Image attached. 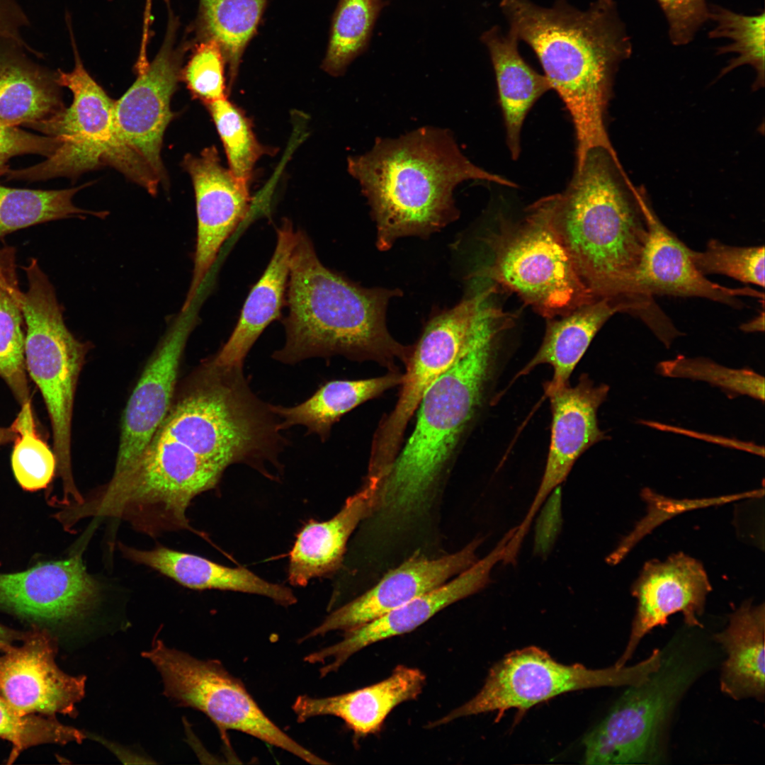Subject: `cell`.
<instances>
[{
	"instance_id": "obj_28",
	"label": "cell",
	"mask_w": 765,
	"mask_h": 765,
	"mask_svg": "<svg viewBox=\"0 0 765 765\" xmlns=\"http://www.w3.org/2000/svg\"><path fill=\"white\" fill-rule=\"evenodd\" d=\"M119 548L126 558L149 567L189 589L255 594L283 606L297 602L288 587L268 582L243 567L224 566L194 554L165 547L142 550L120 543Z\"/></svg>"
},
{
	"instance_id": "obj_38",
	"label": "cell",
	"mask_w": 765,
	"mask_h": 765,
	"mask_svg": "<svg viewBox=\"0 0 765 765\" xmlns=\"http://www.w3.org/2000/svg\"><path fill=\"white\" fill-rule=\"evenodd\" d=\"M764 12L756 15L736 13L719 5L709 6L708 20L715 23L708 33L710 38H726L730 42L717 49V54H736L728 62L718 78L734 69L749 65L755 71L753 90L764 85Z\"/></svg>"
},
{
	"instance_id": "obj_26",
	"label": "cell",
	"mask_w": 765,
	"mask_h": 765,
	"mask_svg": "<svg viewBox=\"0 0 765 765\" xmlns=\"http://www.w3.org/2000/svg\"><path fill=\"white\" fill-rule=\"evenodd\" d=\"M380 480L366 477L363 487L346 499L329 520H310L297 535L289 553L288 581L304 586L317 577L335 572L342 562L348 540L358 523L377 509Z\"/></svg>"
},
{
	"instance_id": "obj_42",
	"label": "cell",
	"mask_w": 765,
	"mask_h": 765,
	"mask_svg": "<svg viewBox=\"0 0 765 765\" xmlns=\"http://www.w3.org/2000/svg\"><path fill=\"white\" fill-rule=\"evenodd\" d=\"M86 735L55 716L23 715L0 696V738L12 744L8 763L24 750L43 744L81 743Z\"/></svg>"
},
{
	"instance_id": "obj_51",
	"label": "cell",
	"mask_w": 765,
	"mask_h": 765,
	"mask_svg": "<svg viewBox=\"0 0 765 765\" xmlns=\"http://www.w3.org/2000/svg\"><path fill=\"white\" fill-rule=\"evenodd\" d=\"M16 436V433L11 426L9 427L0 426V446L13 442Z\"/></svg>"
},
{
	"instance_id": "obj_35",
	"label": "cell",
	"mask_w": 765,
	"mask_h": 765,
	"mask_svg": "<svg viewBox=\"0 0 765 765\" xmlns=\"http://www.w3.org/2000/svg\"><path fill=\"white\" fill-rule=\"evenodd\" d=\"M267 1L200 0L195 24L196 42L211 39L219 44L227 64L230 86L237 77L242 57L256 31Z\"/></svg>"
},
{
	"instance_id": "obj_6",
	"label": "cell",
	"mask_w": 765,
	"mask_h": 765,
	"mask_svg": "<svg viewBox=\"0 0 765 765\" xmlns=\"http://www.w3.org/2000/svg\"><path fill=\"white\" fill-rule=\"evenodd\" d=\"M271 404L251 390L242 366L204 360L185 381L157 433L225 470L244 463L272 477L286 441Z\"/></svg>"
},
{
	"instance_id": "obj_4",
	"label": "cell",
	"mask_w": 765,
	"mask_h": 765,
	"mask_svg": "<svg viewBox=\"0 0 765 765\" xmlns=\"http://www.w3.org/2000/svg\"><path fill=\"white\" fill-rule=\"evenodd\" d=\"M398 288H364L324 266L307 235L296 231L286 289L285 343L272 357L295 364L313 357L341 355L371 361L400 371L412 345L394 339L386 324L390 300Z\"/></svg>"
},
{
	"instance_id": "obj_16",
	"label": "cell",
	"mask_w": 765,
	"mask_h": 765,
	"mask_svg": "<svg viewBox=\"0 0 765 765\" xmlns=\"http://www.w3.org/2000/svg\"><path fill=\"white\" fill-rule=\"evenodd\" d=\"M0 652V696L20 714L77 715L86 677L58 667L56 640L47 631L34 629L21 646L7 644Z\"/></svg>"
},
{
	"instance_id": "obj_39",
	"label": "cell",
	"mask_w": 765,
	"mask_h": 765,
	"mask_svg": "<svg viewBox=\"0 0 765 765\" xmlns=\"http://www.w3.org/2000/svg\"><path fill=\"white\" fill-rule=\"evenodd\" d=\"M11 426L16 433L11 454L16 481L27 491L47 487L56 473L57 461L54 451L37 432L31 402L21 405Z\"/></svg>"
},
{
	"instance_id": "obj_7",
	"label": "cell",
	"mask_w": 765,
	"mask_h": 765,
	"mask_svg": "<svg viewBox=\"0 0 765 765\" xmlns=\"http://www.w3.org/2000/svg\"><path fill=\"white\" fill-rule=\"evenodd\" d=\"M223 472L183 443L155 434L134 463L69 505L64 516L72 525L88 517L123 520L151 536L194 531L187 509L197 495L215 488Z\"/></svg>"
},
{
	"instance_id": "obj_12",
	"label": "cell",
	"mask_w": 765,
	"mask_h": 765,
	"mask_svg": "<svg viewBox=\"0 0 765 765\" xmlns=\"http://www.w3.org/2000/svg\"><path fill=\"white\" fill-rule=\"evenodd\" d=\"M497 293L492 285L437 313L426 324L412 345L396 404L374 433L368 471L380 472L393 460L426 391L453 366L480 329L502 309L495 301Z\"/></svg>"
},
{
	"instance_id": "obj_40",
	"label": "cell",
	"mask_w": 765,
	"mask_h": 765,
	"mask_svg": "<svg viewBox=\"0 0 765 765\" xmlns=\"http://www.w3.org/2000/svg\"><path fill=\"white\" fill-rule=\"evenodd\" d=\"M205 106L223 144L230 170L239 181L249 185L254 165L265 152L249 118L227 97Z\"/></svg>"
},
{
	"instance_id": "obj_14",
	"label": "cell",
	"mask_w": 765,
	"mask_h": 765,
	"mask_svg": "<svg viewBox=\"0 0 765 765\" xmlns=\"http://www.w3.org/2000/svg\"><path fill=\"white\" fill-rule=\"evenodd\" d=\"M661 662L659 649L643 661L625 667L591 669L575 664L565 665L555 661L545 651L528 647L514 651L490 669L480 691L470 701L429 727L448 723L457 718L497 711L499 718L505 711L520 710L576 690L638 684L656 671Z\"/></svg>"
},
{
	"instance_id": "obj_29",
	"label": "cell",
	"mask_w": 765,
	"mask_h": 765,
	"mask_svg": "<svg viewBox=\"0 0 765 765\" xmlns=\"http://www.w3.org/2000/svg\"><path fill=\"white\" fill-rule=\"evenodd\" d=\"M296 240L291 222L277 232L274 253L265 271L249 293L238 322L225 345L213 356L223 364L242 366L264 330L280 314L285 302L291 253Z\"/></svg>"
},
{
	"instance_id": "obj_8",
	"label": "cell",
	"mask_w": 765,
	"mask_h": 765,
	"mask_svg": "<svg viewBox=\"0 0 765 765\" xmlns=\"http://www.w3.org/2000/svg\"><path fill=\"white\" fill-rule=\"evenodd\" d=\"M525 212L516 220L498 215L497 227L481 239L490 261L468 278L487 279L516 293L546 319L599 300L581 280L543 215L533 203Z\"/></svg>"
},
{
	"instance_id": "obj_34",
	"label": "cell",
	"mask_w": 765,
	"mask_h": 765,
	"mask_svg": "<svg viewBox=\"0 0 765 765\" xmlns=\"http://www.w3.org/2000/svg\"><path fill=\"white\" fill-rule=\"evenodd\" d=\"M16 249L0 247V378L20 405L30 402L24 358L25 323Z\"/></svg>"
},
{
	"instance_id": "obj_33",
	"label": "cell",
	"mask_w": 765,
	"mask_h": 765,
	"mask_svg": "<svg viewBox=\"0 0 765 765\" xmlns=\"http://www.w3.org/2000/svg\"><path fill=\"white\" fill-rule=\"evenodd\" d=\"M402 378L403 373L388 371L371 378L330 380L299 404L289 407L271 404V409L280 419L281 431L302 425L309 434H316L325 441L332 426L344 414L400 385Z\"/></svg>"
},
{
	"instance_id": "obj_52",
	"label": "cell",
	"mask_w": 765,
	"mask_h": 765,
	"mask_svg": "<svg viewBox=\"0 0 765 765\" xmlns=\"http://www.w3.org/2000/svg\"><path fill=\"white\" fill-rule=\"evenodd\" d=\"M680 335H681V332H679V334H678V336H680ZM677 336H676V337H677ZM672 342H671V343H670V344H669V345H665V346H667V347L668 348V347H669V346L671 345Z\"/></svg>"
},
{
	"instance_id": "obj_49",
	"label": "cell",
	"mask_w": 765,
	"mask_h": 765,
	"mask_svg": "<svg viewBox=\"0 0 765 765\" xmlns=\"http://www.w3.org/2000/svg\"><path fill=\"white\" fill-rule=\"evenodd\" d=\"M26 633L8 628L0 624V650L3 646L12 643L16 640H23Z\"/></svg>"
},
{
	"instance_id": "obj_25",
	"label": "cell",
	"mask_w": 765,
	"mask_h": 765,
	"mask_svg": "<svg viewBox=\"0 0 765 765\" xmlns=\"http://www.w3.org/2000/svg\"><path fill=\"white\" fill-rule=\"evenodd\" d=\"M426 683L419 669L397 666L392 674L375 684L333 696H298L292 706L296 720L332 715L339 718L356 737L380 731L390 713L403 702L416 698Z\"/></svg>"
},
{
	"instance_id": "obj_17",
	"label": "cell",
	"mask_w": 765,
	"mask_h": 765,
	"mask_svg": "<svg viewBox=\"0 0 765 765\" xmlns=\"http://www.w3.org/2000/svg\"><path fill=\"white\" fill-rule=\"evenodd\" d=\"M181 165L193 186L198 223L194 268L184 311L194 302L221 246L246 216L251 197L249 185L221 164L214 146L203 149L198 156L186 154Z\"/></svg>"
},
{
	"instance_id": "obj_18",
	"label": "cell",
	"mask_w": 765,
	"mask_h": 765,
	"mask_svg": "<svg viewBox=\"0 0 765 765\" xmlns=\"http://www.w3.org/2000/svg\"><path fill=\"white\" fill-rule=\"evenodd\" d=\"M482 543V538L475 539L455 552L436 558L412 555L373 587L332 612L299 642L356 628L438 587L477 560L476 551Z\"/></svg>"
},
{
	"instance_id": "obj_27",
	"label": "cell",
	"mask_w": 765,
	"mask_h": 765,
	"mask_svg": "<svg viewBox=\"0 0 765 765\" xmlns=\"http://www.w3.org/2000/svg\"><path fill=\"white\" fill-rule=\"evenodd\" d=\"M30 47L0 37V123L10 127L47 120L64 108L57 72L30 60Z\"/></svg>"
},
{
	"instance_id": "obj_19",
	"label": "cell",
	"mask_w": 765,
	"mask_h": 765,
	"mask_svg": "<svg viewBox=\"0 0 765 765\" xmlns=\"http://www.w3.org/2000/svg\"><path fill=\"white\" fill-rule=\"evenodd\" d=\"M100 594L101 586L86 571L79 552L26 571L0 573V606L33 620L79 618L95 606Z\"/></svg>"
},
{
	"instance_id": "obj_15",
	"label": "cell",
	"mask_w": 765,
	"mask_h": 765,
	"mask_svg": "<svg viewBox=\"0 0 765 765\" xmlns=\"http://www.w3.org/2000/svg\"><path fill=\"white\" fill-rule=\"evenodd\" d=\"M178 21L169 11L162 45L152 62L137 72L135 82L114 101L113 120L120 146L140 168L167 183L161 150L165 130L175 116L171 101L181 79L186 52L191 43L177 44Z\"/></svg>"
},
{
	"instance_id": "obj_37",
	"label": "cell",
	"mask_w": 765,
	"mask_h": 765,
	"mask_svg": "<svg viewBox=\"0 0 765 765\" xmlns=\"http://www.w3.org/2000/svg\"><path fill=\"white\" fill-rule=\"evenodd\" d=\"M384 0H339L334 13L322 69L337 76L368 48Z\"/></svg>"
},
{
	"instance_id": "obj_13",
	"label": "cell",
	"mask_w": 765,
	"mask_h": 765,
	"mask_svg": "<svg viewBox=\"0 0 765 765\" xmlns=\"http://www.w3.org/2000/svg\"><path fill=\"white\" fill-rule=\"evenodd\" d=\"M160 674L164 695L205 714L222 733L232 730L283 749L311 764H327L294 740L259 706L242 681L216 659L202 660L161 640L142 653Z\"/></svg>"
},
{
	"instance_id": "obj_9",
	"label": "cell",
	"mask_w": 765,
	"mask_h": 765,
	"mask_svg": "<svg viewBox=\"0 0 765 765\" xmlns=\"http://www.w3.org/2000/svg\"><path fill=\"white\" fill-rule=\"evenodd\" d=\"M22 293L24 358L28 375L39 388L50 417L57 475L66 497H76L71 462V431L76 387L90 345L67 327L55 288L36 259L23 267Z\"/></svg>"
},
{
	"instance_id": "obj_45",
	"label": "cell",
	"mask_w": 765,
	"mask_h": 765,
	"mask_svg": "<svg viewBox=\"0 0 765 765\" xmlns=\"http://www.w3.org/2000/svg\"><path fill=\"white\" fill-rule=\"evenodd\" d=\"M668 23V33L674 45L690 43L708 21L706 0H657Z\"/></svg>"
},
{
	"instance_id": "obj_41",
	"label": "cell",
	"mask_w": 765,
	"mask_h": 765,
	"mask_svg": "<svg viewBox=\"0 0 765 765\" xmlns=\"http://www.w3.org/2000/svg\"><path fill=\"white\" fill-rule=\"evenodd\" d=\"M656 372L664 377L707 382L720 387L731 398L748 395L762 402L764 400V378L750 368H730L709 358L680 355L659 362Z\"/></svg>"
},
{
	"instance_id": "obj_31",
	"label": "cell",
	"mask_w": 765,
	"mask_h": 765,
	"mask_svg": "<svg viewBox=\"0 0 765 765\" xmlns=\"http://www.w3.org/2000/svg\"><path fill=\"white\" fill-rule=\"evenodd\" d=\"M764 605L744 602L730 618L723 631L714 635L725 650L720 688L739 700L764 697Z\"/></svg>"
},
{
	"instance_id": "obj_22",
	"label": "cell",
	"mask_w": 765,
	"mask_h": 765,
	"mask_svg": "<svg viewBox=\"0 0 765 765\" xmlns=\"http://www.w3.org/2000/svg\"><path fill=\"white\" fill-rule=\"evenodd\" d=\"M193 304L171 326L125 407L114 472L134 463L166 416L174 397L181 356L193 323Z\"/></svg>"
},
{
	"instance_id": "obj_5",
	"label": "cell",
	"mask_w": 765,
	"mask_h": 765,
	"mask_svg": "<svg viewBox=\"0 0 765 765\" xmlns=\"http://www.w3.org/2000/svg\"><path fill=\"white\" fill-rule=\"evenodd\" d=\"M500 335L479 331L424 395L411 435L381 475L377 510L390 519L419 513L447 473L482 402Z\"/></svg>"
},
{
	"instance_id": "obj_47",
	"label": "cell",
	"mask_w": 765,
	"mask_h": 765,
	"mask_svg": "<svg viewBox=\"0 0 765 765\" xmlns=\"http://www.w3.org/2000/svg\"><path fill=\"white\" fill-rule=\"evenodd\" d=\"M29 23L27 16L15 0H0V37L28 46L21 38L20 30Z\"/></svg>"
},
{
	"instance_id": "obj_43",
	"label": "cell",
	"mask_w": 765,
	"mask_h": 765,
	"mask_svg": "<svg viewBox=\"0 0 765 765\" xmlns=\"http://www.w3.org/2000/svg\"><path fill=\"white\" fill-rule=\"evenodd\" d=\"M691 258L703 276L718 273L764 287V246H734L710 239L704 251L691 249Z\"/></svg>"
},
{
	"instance_id": "obj_1",
	"label": "cell",
	"mask_w": 765,
	"mask_h": 765,
	"mask_svg": "<svg viewBox=\"0 0 765 765\" xmlns=\"http://www.w3.org/2000/svg\"><path fill=\"white\" fill-rule=\"evenodd\" d=\"M533 205L596 298L607 299L620 312L642 321L654 314L657 304L640 297L635 285L647 222L616 152L589 149L563 191Z\"/></svg>"
},
{
	"instance_id": "obj_50",
	"label": "cell",
	"mask_w": 765,
	"mask_h": 765,
	"mask_svg": "<svg viewBox=\"0 0 765 765\" xmlns=\"http://www.w3.org/2000/svg\"><path fill=\"white\" fill-rule=\"evenodd\" d=\"M764 312L761 315L756 317L749 322L742 324L740 329L746 332H763L764 330Z\"/></svg>"
},
{
	"instance_id": "obj_21",
	"label": "cell",
	"mask_w": 765,
	"mask_h": 765,
	"mask_svg": "<svg viewBox=\"0 0 765 765\" xmlns=\"http://www.w3.org/2000/svg\"><path fill=\"white\" fill-rule=\"evenodd\" d=\"M608 391V385H595L587 375L582 374L575 386L567 385L546 395L552 416L549 453L537 494L523 521L516 526L517 540H523L542 504L566 479L578 458L594 444L608 438L599 427L597 410Z\"/></svg>"
},
{
	"instance_id": "obj_30",
	"label": "cell",
	"mask_w": 765,
	"mask_h": 765,
	"mask_svg": "<svg viewBox=\"0 0 765 765\" xmlns=\"http://www.w3.org/2000/svg\"><path fill=\"white\" fill-rule=\"evenodd\" d=\"M481 41L489 50L495 73L506 144L511 159L517 160L526 117L536 102L552 88L547 77L534 70L521 57L518 49L519 40L511 31L504 35L498 26H494L482 33Z\"/></svg>"
},
{
	"instance_id": "obj_11",
	"label": "cell",
	"mask_w": 765,
	"mask_h": 765,
	"mask_svg": "<svg viewBox=\"0 0 765 765\" xmlns=\"http://www.w3.org/2000/svg\"><path fill=\"white\" fill-rule=\"evenodd\" d=\"M74 57L71 72L56 71L57 82L73 96L72 104L52 118L29 128L59 140L60 145L47 159L21 169H8V180L45 181L57 177L76 178L84 173L110 166L145 190L151 186L147 174L125 153L116 137L112 100L84 68L71 25Z\"/></svg>"
},
{
	"instance_id": "obj_20",
	"label": "cell",
	"mask_w": 765,
	"mask_h": 765,
	"mask_svg": "<svg viewBox=\"0 0 765 765\" xmlns=\"http://www.w3.org/2000/svg\"><path fill=\"white\" fill-rule=\"evenodd\" d=\"M710 590L703 565L683 552L664 561L647 562L632 586L636 612L628 642L615 665L625 666L642 638L654 628L667 624L674 613H681L689 627H703L698 618Z\"/></svg>"
},
{
	"instance_id": "obj_36",
	"label": "cell",
	"mask_w": 765,
	"mask_h": 765,
	"mask_svg": "<svg viewBox=\"0 0 765 765\" xmlns=\"http://www.w3.org/2000/svg\"><path fill=\"white\" fill-rule=\"evenodd\" d=\"M91 184L60 190L14 188L0 184V239L37 224L86 215L103 218L107 212L81 209L73 203L80 190Z\"/></svg>"
},
{
	"instance_id": "obj_23",
	"label": "cell",
	"mask_w": 765,
	"mask_h": 765,
	"mask_svg": "<svg viewBox=\"0 0 765 765\" xmlns=\"http://www.w3.org/2000/svg\"><path fill=\"white\" fill-rule=\"evenodd\" d=\"M648 226V238L635 278L636 290L642 298L654 295L700 297L742 307L738 296L764 300V293L751 288H732L711 282L702 275L691 258V249L669 230L654 212L643 187L635 186Z\"/></svg>"
},
{
	"instance_id": "obj_24",
	"label": "cell",
	"mask_w": 765,
	"mask_h": 765,
	"mask_svg": "<svg viewBox=\"0 0 765 765\" xmlns=\"http://www.w3.org/2000/svg\"><path fill=\"white\" fill-rule=\"evenodd\" d=\"M504 545H497L482 560L445 584L363 625L345 631L339 649L346 657L377 642L409 633L449 605L485 588L492 568L504 557Z\"/></svg>"
},
{
	"instance_id": "obj_3",
	"label": "cell",
	"mask_w": 765,
	"mask_h": 765,
	"mask_svg": "<svg viewBox=\"0 0 765 765\" xmlns=\"http://www.w3.org/2000/svg\"><path fill=\"white\" fill-rule=\"evenodd\" d=\"M375 222L376 246L431 234L456 220L453 192L468 180L516 188L514 182L472 163L449 130L423 126L396 138L378 137L368 152L347 159Z\"/></svg>"
},
{
	"instance_id": "obj_48",
	"label": "cell",
	"mask_w": 765,
	"mask_h": 765,
	"mask_svg": "<svg viewBox=\"0 0 765 765\" xmlns=\"http://www.w3.org/2000/svg\"><path fill=\"white\" fill-rule=\"evenodd\" d=\"M640 422L644 424H646L647 426H651V427H653V428H655V429H658L659 430H664V431H673V432L679 433V434L681 433L682 434H686L688 436H691L692 437H696L698 438L706 439V438H713V439L710 440L711 442L718 443V444H720L721 446H725L727 447H731V448H737V449L743 450L744 451H748V452H750V453H754V454H756V455H761L762 457H764V447L763 446L760 447V446H757V445H756V444H754L753 443H750V442L748 443V442L741 441H738V440H736V439L725 438V437H722V436H720V437L717 436L714 439V436H709L708 435V436H706L704 434H700V433L686 430V429H681V428L674 427V426H672L664 425V424H659V423H657V422L650 421H641Z\"/></svg>"
},
{
	"instance_id": "obj_46",
	"label": "cell",
	"mask_w": 765,
	"mask_h": 765,
	"mask_svg": "<svg viewBox=\"0 0 765 765\" xmlns=\"http://www.w3.org/2000/svg\"><path fill=\"white\" fill-rule=\"evenodd\" d=\"M57 138L35 135L0 123V177L9 169L8 160L26 154L50 157L59 147Z\"/></svg>"
},
{
	"instance_id": "obj_2",
	"label": "cell",
	"mask_w": 765,
	"mask_h": 765,
	"mask_svg": "<svg viewBox=\"0 0 765 765\" xmlns=\"http://www.w3.org/2000/svg\"><path fill=\"white\" fill-rule=\"evenodd\" d=\"M509 30L534 51L574 125L576 166L594 147L615 149L607 114L616 74L633 50L616 0H595L581 11L566 0L550 8L502 0Z\"/></svg>"
},
{
	"instance_id": "obj_10",
	"label": "cell",
	"mask_w": 765,
	"mask_h": 765,
	"mask_svg": "<svg viewBox=\"0 0 765 765\" xmlns=\"http://www.w3.org/2000/svg\"><path fill=\"white\" fill-rule=\"evenodd\" d=\"M658 669L629 686L584 739L585 764H658L665 728L686 690L705 670L704 657L674 642L661 651Z\"/></svg>"
},
{
	"instance_id": "obj_32",
	"label": "cell",
	"mask_w": 765,
	"mask_h": 765,
	"mask_svg": "<svg viewBox=\"0 0 765 765\" xmlns=\"http://www.w3.org/2000/svg\"><path fill=\"white\" fill-rule=\"evenodd\" d=\"M620 309L607 299L584 305L559 318L547 319L543 343L533 358L516 378L527 375L537 366L547 363L554 370L545 393L569 385V378L593 338L605 322Z\"/></svg>"
},
{
	"instance_id": "obj_44",
	"label": "cell",
	"mask_w": 765,
	"mask_h": 765,
	"mask_svg": "<svg viewBox=\"0 0 765 765\" xmlns=\"http://www.w3.org/2000/svg\"><path fill=\"white\" fill-rule=\"evenodd\" d=\"M225 64L222 50L215 40L196 42L182 67L181 79L192 96L206 105L227 97Z\"/></svg>"
}]
</instances>
